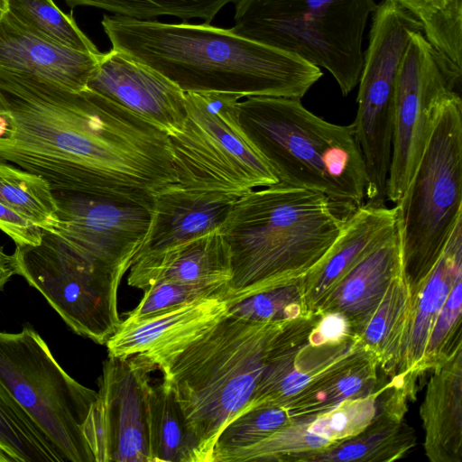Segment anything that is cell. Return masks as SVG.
<instances>
[{"label":"cell","mask_w":462,"mask_h":462,"mask_svg":"<svg viewBox=\"0 0 462 462\" xmlns=\"http://www.w3.org/2000/svg\"><path fill=\"white\" fill-rule=\"evenodd\" d=\"M0 157L39 175L52 191L149 208L177 182L165 132L88 88L2 69Z\"/></svg>","instance_id":"obj_1"},{"label":"cell","mask_w":462,"mask_h":462,"mask_svg":"<svg viewBox=\"0 0 462 462\" xmlns=\"http://www.w3.org/2000/svg\"><path fill=\"white\" fill-rule=\"evenodd\" d=\"M113 49L156 70L184 92L300 99L321 78L298 56L209 23H166L104 15Z\"/></svg>","instance_id":"obj_2"},{"label":"cell","mask_w":462,"mask_h":462,"mask_svg":"<svg viewBox=\"0 0 462 462\" xmlns=\"http://www.w3.org/2000/svg\"><path fill=\"white\" fill-rule=\"evenodd\" d=\"M285 321L230 313L144 355L161 370L194 433L200 462H211L223 429L245 411Z\"/></svg>","instance_id":"obj_3"},{"label":"cell","mask_w":462,"mask_h":462,"mask_svg":"<svg viewBox=\"0 0 462 462\" xmlns=\"http://www.w3.org/2000/svg\"><path fill=\"white\" fill-rule=\"evenodd\" d=\"M348 214L324 194L282 183L238 198L219 227L231 250V305L299 281L340 233Z\"/></svg>","instance_id":"obj_4"},{"label":"cell","mask_w":462,"mask_h":462,"mask_svg":"<svg viewBox=\"0 0 462 462\" xmlns=\"http://www.w3.org/2000/svg\"><path fill=\"white\" fill-rule=\"evenodd\" d=\"M238 110L279 183L320 192L347 214L363 204L367 175L352 125L329 123L297 98L247 97Z\"/></svg>","instance_id":"obj_5"},{"label":"cell","mask_w":462,"mask_h":462,"mask_svg":"<svg viewBox=\"0 0 462 462\" xmlns=\"http://www.w3.org/2000/svg\"><path fill=\"white\" fill-rule=\"evenodd\" d=\"M234 26L243 37L326 69L343 96L358 84L363 36L374 0H236Z\"/></svg>","instance_id":"obj_6"},{"label":"cell","mask_w":462,"mask_h":462,"mask_svg":"<svg viewBox=\"0 0 462 462\" xmlns=\"http://www.w3.org/2000/svg\"><path fill=\"white\" fill-rule=\"evenodd\" d=\"M185 93V121L180 131L169 135L176 186L237 199L279 183L240 123L238 95Z\"/></svg>","instance_id":"obj_7"},{"label":"cell","mask_w":462,"mask_h":462,"mask_svg":"<svg viewBox=\"0 0 462 462\" xmlns=\"http://www.w3.org/2000/svg\"><path fill=\"white\" fill-rule=\"evenodd\" d=\"M399 208L403 266L411 292L424 281L462 218V101H444Z\"/></svg>","instance_id":"obj_8"},{"label":"cell","mask_w":462,"mask_h":462,"mask_svg":"<svg viewBox=\"0 0 462 462\" xmlns=\"http://www.w3.org/2000/svg\"><path fill=\"white\" fill-rule=\"evenodd\" d=\"M0 383L66 462H95L84 427L97 393L67 374L29 324L0 331Z\"/></svg>","instance_id":"obj_9"},{"label":"cell","mask_w":462,"mask_h":462,"mask_svg":"<svg viewBox=\"0 0 462 462\" xmlns=\"http://www.w3.org/2000/svg\"><path fill=\"white\" fill-rule=\"evenodd\" d=\"M16 272L36 289L74 333L99 345L122 322L117 307L124 274L78 251L54 230L38 245H15Z\"/></svg>","instance_id":"obj_10"},{"label":"cell","mask_w":462,"mask_h":462,"mask_svg":"<svg viewBox=\"0 0 462 462\" xmlns=\"http://www.w3.org/2000/svg\"><path fill=\"white\" fill-rule=\"evenodd\" d=\"M373 14L369 45L358 82L357 111L351 125L365 164V197L368 202L383 203L397 77L412 34L422 32V27L394 0H383Z\"/></svg>","instance_id":"obj_11"},{"label":"cell","mask_w":462,"mask_h":462,"mask_svg":"<svg viewBox=\"0 0 462 462\" xmlns=\"http://www.w3.org/2000/svg\"><path fill=\"white\" fill-rule=\"evenodd\" d=\"M457 81L425 38L414 32L395 88L393 132L385 198L404 195L435 127L441 106Z\"/></svg>","instance_id":"obj_12"},{"label":"cell","mask_w":462,"mask_h":462,"mask_svg":"<svg viewBox=\"0 0 462 462\" xmlns=\"http://www.w3.org/2000/svg\"><path fill=\"white\" fill-rule=\"evenodd\" d=\"M157 369L144 355L109 356L84 433L95 462H151L148 397Z\"/></svg>","instance_id":"obj_13"},{"label":"cell","mask_w":462,"mask_h":462,"mask_svg":"<svg viewBox=\"0 0 462 462\" xmlns=\"http://www.w3.org/2000/svg\"><path fill=\"white\" fill-rule=\"evenodd\" d=\"M52 192L54 231L86 256L125 275L146 235L151 208L98 195Z\"/></svg>","instance_id":"obj_14"},{"label":"cell","mask_w":462,"mask_h":462,"mask_svg":"<svg viewBox=\"0 0 462 462\" xmlns=\"http://www.w3.org/2000/svg\"><path fill=\"white\" fill-rule=\"evenodd\" d=\"M87 88L116 102L171 135L186 118V93L175 83L113 49L102 53Z\"/></svg>","instance_id":"obj_15"},{"label":"cell","mask_w":462,"mask_h":462,"mask_svg":"<svg viewBox=\"0 0 462 462\" xmlns=\"http://www.w3.org/2000/svg\"><path fill=\"white\" fill-rule=\"evenodd\" d=\"M400 226L399 208L367 202L352 211L323 257L300 280L306 315H318L345 279Z\"/></svg>","instance_id":"obj_16"},{"label":"cell","mask_w":462,"mask_h":462,"mask_svg":"<svg viewBox=\"0 0 462 462\" xmlns=\"http://www.w3.org/2000/svg\"><path fill=\"white\" fill-rule=\"evenodd\" d=\"M231 277L230 246L217 228L135 259L127 282L144 291L165 282L227 285Z\"/></svg>","instance_id":"obj_17"},{"label":"cell","mask_w":462,"mask_h":462,"mask_svg":"<svg viewBox=\"0 0 462 462\" xmlns=\"http://www.w3.org/2000/svg\"><path fill=\"white\" fill-rule=\"evenodd\" d=\"M101 54L48 42L25 30L6 13L0 19V69L36 76L63 88H87Z\"/></svg>","instance_id":"obj_18"},{"label":"cell","mask_w":462,"mask_h":462,"mask_svg":"<svg viewBox=\"0 0 462 462\" xmlns=\"http://www.w3.org/2000/svg\"><path fill=\"white\" fill-rule=\"evenodd\" d=\"M462 279V218L427 277L411 293V309L400 359L393 376L416 384L430 334L453 285Z\"/></svg>","instance_id":"obj_19"},{"label":"cell","mask_w":462,"mask_h":462,"mask_svg":"<svg viewBox=\"0 0 462 462\" xmlns=\"http://www.w3.org/2000/svg\"><path fill=\"white\" fill-rule=\"evenodd\" d=\"M236 200L176 184L161 191L153 198L149 226L134 261L219 228Z\"/></svg>","instance_id":"obj_20"},{"label":"cell","mask_w":462,"mask_h":462,"mask_svg":"<svg viewBox=\"0 0 462 462\" xmlns=\"http://www.w3.org/2000/svg\"><path fill=\"white\" fill-rule=\"evenodd\" d=\"M414 397L406 386L388 383L378 411L361 433L313 455L310 462H391L416 444L414 430L404 421L407 402Z\"/></svg>","instance_id":"obj_21"},{"label":"cell","mask_w":462,"mask_h":462,"mask_svg":"<svg viewBox=\"0 0 462 462\" xmlns=\"http://www.w3.org/2000/svg\"><path fill=\"white\" fill-rule=\"evenodd\" d=\"M420 407L431 462H462V346L432 370Z\"/></svg>","instance_id":"obj_22"},{"label":"cell","mask_w":462,"mask_h":462,"mask_svg":"<svg viewBox=\"0 0 462 462\" xmlns=\"http://www.w3.org/2000/svg\"><path fill=\"white\" fill-rule=\"evenodd\" d=\"M404 272L401 225L340 282L319 314L340 313L357 335L393 280Z\"/></svg>","instance_id":"obj_23"},{"label":"cell","mask_w":462,"mask_h":462,"mask_svg":"<svg viewBox=\"0 0 462 462\" xmlns=\"http://www.w3.org/2000/svg\"><path fill=\"white\" fill-rule=\"evenodd\" d=\"M224 297H210L137 319L122 320L106 343L109 356L127 357L208 326L228 313Z\"/></svg>","instance_id":"obj_24"},{"label":"cell","mask_w":462,"mask_h":462,"mask_svg":"<svg viewBox=\"0 0 462 462\" xmlns=\"http://www.w3.org/2000/svg\"><path fill=\"white\" fill-rule=\"evenodd\" d=\"M411 309V293L403 272L388 287L370 319L356 335L375 357L381 370L388 374H394L398 365Z\"/></svg>","instance_id":"obj_25"},{"label":"cell","mask_w":462,"mask_h":462,"mask_svg":"<svg viewBox=\"0 0 462 462\" xmlns=\"http://www.w3.org/2000/svg\"><path fill=\"white\" fill-rule=\"evenodd\" d=\"M148 427L151 462H200L197 439L163 380L150 390Z\"/></svg>","instance_id":"obj_26"},{"label":"cell","mask_w":462,"mask_h":462,"mask_svg":"<svg viewBox=\"0 0 462 462\" xmlns=\"http://www.w3.org/2000/svg\"><path fill=\"white\" fill-rule=\"evenodd\" d=\"M379 369L375 357L367 352L301 392L283 408L292 417L316 416L346 400L371 394L383 385L380 383Z\"/></svg>","instance_id":"obj_27"},{"label":"cell","mask_w":462,"mask_h":462,"mask_svg":"<svg viewBox=\"0 0 462 462\" xmlns=\"http://www.w3.org/2000/svg\"><path fill=\"white\" fill-rule=\"evenodd\" d=\"M0 201L44 230H54L57 205L49 183L0 157Z\"/></svg>","instance_id":"obj_28"},{"label":"cell","mask_w":462,"mask_h":462,"mask_svg":"<svg viewBox=\"0 0 462 462\" xmlns=\"http://www.w3.org/2000/svg\"><path fill=\"white\" fill-rule=\"evenodd\" d=\"M314 416L296 418L263 440L251 447L222 456L217 462H310L314 454L335 447L333 442L310 433V421Z\"/></svg>","instance_id":"obj_29"},{"label":"cell","mask_w":462,"mask_h":462,"mask_svg":"<svg viewBox=\"0 0 462 462\" xmlns=\"http://www.w3.org/2000/svg\"><path fill=\"white\" fill-rule=\"evenodd\" d=\"M7 14L30 32L69 49L101 54L79 28L72 15L65 14L52 0H8Z\"/></svg>","instance_id":"obj_30"},{"label":"cell","mask_w":462,"mask_h":462,"mask_svg":"<svg viewBox=\"0 0 462 462\" xmlns=\"http://www.w3.org/2000/svg\"><path fill=\"white\" fill-rule=\"evenodd\" d=\"M0 444L15 455L20 462H66L1 383Z\"/></svg>","instance_id":"obj_31"},{"label":"cell","mask_w":462,"mask_h":462,"mask_svg":"<svg viewBox=\"0 0 462 462\" xmlns=\"http://www.w3.org/2000/svg\"><path fill=\"white\" fill-rule=\"evenodd\" d=\"M71 7L83 5L139 20L162 15L181 20L201 19L209 23L226 5L236 0H64Z\"/></svg>","instance_id":"obj_32"},{"label":"cell","mask_w":462,"mask_h":462,"mask_svg":"<svg viewBox=\"0 0 462 462\" xmlns=\"http://www.w3.org/2000/svg\"><path fill=\"white\" fill-rule=\"evenodd\" d=\"M294 417L282 407L254 408L231 420L219 434L211 462L224 455L251 447L291 424Z\"/></svg>","instance_id":"obj_33"},{"label":"cell","mask_w":462,"mask_h":462,"mask_svg":"<svg viewBox=\"0 0 462 462\" xmlns=\"http://www.w3.org/2000/svg\"><path fill=\"white\" fill-rule=\"evenodd\" d=\"M383 384L371 394L346 400L334 408L313 417L308 430L327 440L338 442L358 435L374 420Z\"/></svg>","instance_id":"obj_34"},{"label":"cell","mask_w":462,"mask_h":462,"mask_svg":"<svg viewBox=\"0 0 462 462\" xmlns=\"http://www.w3.org/2000/svg\"><path fill=\"white\" fill-rule=\"evenodd\" d=\"M462 346V279L453 285L430 334L422 371L432 370Z\"/></svg>","instance_id":"obj_35"},{"label":"cell","mask_w":462,"mask_h":462,"mask_svg":"<svg viewBox=\"0 0 462 462\" xmlns=\"http://www.w3.org/2000/svg\"><path fill=\"white\" fill-rule=\"evenodd\" d=\"M300 280L264 291L231 305L228 313L254 321H285L306 315Z\"/></svg>","instance_id":"obj_36"},{"label":"cell","mask_w":462,"mask_h":462,"mask_svg":"<svg viewBox=\"0 0 462 462\" xmlns=\"http://www.w3.org/2000/svg\"><path fill=\"white\" fill-rule=\"evenodd\" d=\"M226 284L165 282L143 291L138 305L128 313V319H137L157 312L210 297H224Z\"/></svg>","instance_id":"obj_37"},{"label":"cell","mask_w":462,"mask_h":462,"mask_svg":"<svg viewBox=\"0 0 462 462\" xmlns=\"http://www.w3.org/2000/svg\"><path fill=\"white\" fill-rule=\"evenodd\" d=\"M0 230L15 245H38L42 229L0 201Z\"/></svg>","instance_id":"obj_38"},{"label":"cell","mask_w":462,"mask_h":462,"mask_svg":"<svg viewBox=\"0 0 462 462\" xmlns=\"http://www.w3.org/2000/svg\"><path fill=\"white\" fill-rule=\"evenodd\" d=\"M319 315L318 322L310 332L308 337L310 344L337 343L354 334L348 320L342 314L327 312Z\"/></svg>","instance_id":"obj_39"},{"label":"cell","mask_w":462,"mask_h":462,"mask_svg":"<svg viewBox=\"0 0 462 462\" xmlns=\"http://www.w3.org/2000/svg\"><path fill=\"white\" fill-rule=\"evenodd\" d=\"M414 16L422 30L429 26L450 0H394Z\"/></svg>","instance_id":"obj_40"},{"label":"cell","mask_w":462,"mask_h":462,"mask_svg":"<svg viewBox=\"0 0 462 462\" xmlns=\"http://www.w3.org/2000/svg\"><path fill=\"white\" fill-rule=\"evenodd\" d=\"M17 274L15 261L13 254H7L0 246V291L12 276Z\"/></svg>","instance_id":"obj_41"},{"label":"cell","mask_w":462,"mask_h":462,"mask_svg":"<svg viewBox=\"0 0 462 462\" xmlns=\"http://www.w3.org/2000/svg\"><path fill=\"white\" fill-rule=\"evenodd\" d=\"M0 462H20L19 458L0 444Z\"/></svg>","instance_id":"obj_42"},{"label":"cell","mask_w":462,"mask_h":462,"mask_svg":"<svg viewBox=\"0 0 462 462\" xmlns=\"http://www.w3.org/2000/svg\"><path fill=\"white\" fill-rule=\"evenodd\" d=\"M8 0H0V19L7 13Z\"/></svg>","instance_id":"obj_43"}]
</instances>
